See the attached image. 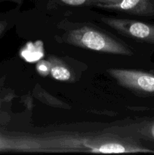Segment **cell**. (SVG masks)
Segmentation results:
<instances>
[{
	"instance_id": "6da1fadb",
	"label": "cell",
	"mask_w": 154,
	"mask_h": 155,
	"mask_svg": "<svg viewBox=\"0 0 154 155\" xmlns=\"http://www.w3.org/2000/svg\"><path fill=\"white\" fill-rule=\"evenodd\" d=\"M64 42L74 46L101 53L128 56L133 54L132 50L128 45L104 32L87 26L65 33Z\"/></svg>"
},
{
	"instance_id": "7a4b0ae2",
	"label": "cell",
	"mask_w": 154,
	"mask_h": 155,
	"mask_svg": "<svg viewBox=\"0 0 154 155\" xmlns=\"http://www.w3.org/2000/svg\"><path fill=\"white\" fill-rule=\"evenodd\" d=\"M107 73L125 89L139 93L154 95L153 74L137 70L118 68L108 69Z\"/></svg>"
},
{
	"instance_id": "3957f363",
	"label": "cell",
	"mask_w": 154,
	"mask_h": 155,
	"mask_svg": "<svg viewBox=\"0 0 154 155\" xmlns=\"http://www.w3.org/2000/svg\"><path fill=\"white\" fill-rule=\"evenodd\" d=\"M101 21L122 36L154 45V24L122 18H101Z\"/></svg>"
},
{
	"instance_id": "277c9868",
	"label": "cell",
	"mask_w": 154,
	"mask_h": 155,
	"mask_svg": "<svg viewBox=\"0 0 154 155\" xmlns=\"http://www.w3.org/2000/svg\"><path fill=\"white\" fill-rule=\"evenodd\" d=\"M92 5L137 16L154 17V0H95Z\"/></svg>"
},
{
	"instance_id": "5b68a950",
	"label": "cell",
	"mask_w": 154,
	"mask_h": 155,
	"mask_svg": "<svg viewBox=\"0 0 154 155\" xmlns=\"http://www.w3.org/2000/svg\"><path fill=\"white\" fill-rule=\"evenodd\" d=\"M49 72L52 78L59 81H69L72 78L70 70L63 61L55 57L49 58Z\"/></svg>"
},
{
	"instance_id": "8992f818",
	"label": "cell",
	"mask_w": 154,
	"mask_h": 155,
	"mask_svg": "<svg viewBox=\"0 0 154 155\" xmlns=\"http://www.w3.org/2000/svg\"><path fill=\"white\" fill-rule=\"evenodd\" d=\"M136 132L143 139L154 142V120L138 124L136 127Z\"/></svg>"
},
{
	"instance_id": "52a82bcc",
	"label": "cell",
	"mask_w": 154,
	"mask_h": 155,
	"mask_svg": "<svg viewBox=\"0 0 154 155\" xmlns=\"http://www.w3.org/2000/svg\"><path fill=\"white\" fill-rule=\"evenodd\" d=\"M61 3L67 5L79 6L85 5H92L95 0H58Z\"/></svg>"
},
{
	"instance_id": "ba28073f",
	"label": "cell",
	"mask_w": 154,
	"mask_h": 155,
	"mask_svg": "<svg viewBox=\"0 0 154 155\" xmlns=\"http://www.w3.org/2000/svg\"><path fill=\"white\" fill-rule=\"evenodd\" d=\"M6 27H7V22L6 21H0V36L5 31Z\"/></svg>"
}]
</instances>
